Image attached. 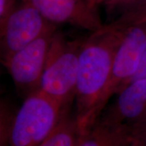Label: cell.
<instances>
[{
    "mask_svg": "<svg viewBox=\"0 0 146 146\" xmlns=\"http://www.w3.org/2000/svg\"><path fill=\"white\" fill-rule=\"evenodd\" d=\"M36 8L47 21L69 24L91 33L104 27L94 0H22Z\"/></svg>",
    "mask_w": 146,
    "mask_h": 146,
    "instance_id": "52a82bcc",
    "label": "cell"
},
{
    "mask_svg": "<svg viewBox=\"0 0 146 146\" xmlns=\"http://www.w3.org/2000/svg\"><path fill=\"white\" fill-rule=\"evenodd\" d=\"M68 106L64 108L54 129L39 146H76L80 137L76 117L68 114Z\"/></svg>",
    "mask_w": 146,
    "mask_h": 146,
    "instance_id": "30bf717a",
    "label": "cell"
},
{
    "mask_svg": "<svg viewBox=\"0 0 146 146\" xmlns=\"http://www.w3.org/2000/svg\"><path fill=\"white\" fill-rule=\"evenodd\" d=\"M105 107L98 120L132 130L146 121V78L131 82Z\"/></svg>",
    "mask_w": 146,
    "mask_h": 146,
    "instance_id": "ba28073f",
    "label": "cell"
},
{
    "mask_svg": "<svg viewBox=\"0 0 146 146\" xmlns=\"http://www.w3.org/2000/svg\"><path fill=\"white\" fill-rule=\"evenodd\" d=\"M64 107L39 90L25 98L14 113L1 106L0 146H39L54 129Z\"/></svg>",
    "mask_w": 146,
    "mask_h": 146,
    "instance_id": "7a4b0ae2",
    "label": "cell"
},
{
    "mask_svg": "<svg viewBox=\"0 0 146 146\" xmlns=\"http://www.w3.org/2000/svg\"><path fill=\"white\" fill-rule=\"evenodd\" d=\"M143 78H146V49L143 56H142L141 61H140L135 73L131 78L130 81L128 83V84L131 83V82L137 81V80L143 79Z\"/></svg>",
    "mask_w": 146,
    "mask_h": 146,
    "instance_id": "5bb4252c",
    "label": "cell"
},
{
    "mask_svg": "<svg viewBox=\"0 0 146 146\" xmlns=\"http://www.w3.org/2000/svg\"><path fill=\"white\" fill-rule=\"evenodd\" d=\"M94 1L96 2L97 5H100V4H106V3L108 2L110 0H94Z\"/></svg>",
    "mask_w": 146,
    "mask_h": 146,
    "instance_id": "e0dca14e",
    "label": "cell"
},
{
    "mask_svg": "<svg viewBox=\"0 0 146 146\" xmlns=\"http://www.w3.org/2000/svg\"><path fill=\"white\" fill-rule=\"evenodd\" d=\"M129 29L110 23L83 39L74 96L80 135L98 120V106L108 83L115 56Z\"/></svg>",
    "mask_w": 146,
    "mask_h": 146,
    "instance_id": "6da1fadb",
    "label": "cell"
},
{
    "mask_svg": "<svg viewBox=\"0 0 146 146\" xmlns=\"http://www.w3.org/2000/svg\"><path fill=\"white\" fill-rule=\"evenodd\" d=\"M18 3V0H0V25L5 21Z\"/></svg>",
    "mask_w": 146,
    "mask_h": 146,
    "instance_id": "4fadbf2b",
    "label": "cell"
},
{
    "mask_svg": "<svg viewBox=\"0 0 146 146\" xmlns=\"http://www.w3.org/2000/svg\"><path fill=\"white\" fill-rule=\"evenodd\" d=\"M83 41L68 40L57 31L52 38L39 91L63 107L68 106L75 96Z\"/></svg>",
    "mask_w": 146,
    "mask_h": 146,
    "instance_id": "3957f363",
    "label": "cell"
},
{
    "mask_svg": "<svg viewBox=\"0 0 146 146\" xmlns=\"http://www.w3.org/2000/svg\"><path fill=\"white\" fill-rule=\"evenodd\" d=\"M145 49L146 23L130 27L115 56L108 83L98 106V117L110 98L130 81Z\"/></svg>",
    "mask_w": 146,
    "mask_h": 146,
    "instance_id": "8992f818",
    "label": "cell"
},
{
    "mask_svg": "<svg viewBox=\"0 0 146 146\" xmlns=\"http://www.w3.org/2000/svg\"><path fill=\"white\" fill-rule=\"evenodd\" d=\"M127 146H143V145H142L141 143L139 141H138V140L136 139L135 138L133 137L132 141L128 144Z\"/></svg>",
    "mask_w": 146,
    "mask_h": 146,
    "instance_id": "2e32d148",
    "label": "cell"
},
{
    "mask_svg": "<svg viewBox=\"0 0 146 146\" xmlns=\"http://www.w3.org/2000/svg\"><path fill=\"white\" fill-rule=\"evenodd\" d=\"M56 31L57 27L45 32L3 63L14 85L27 94V97L39 90L47 54Z\"/></svg>",
    "mask_w": 146,
    "mask_h": 146,
    "instance_id": "5b68a950",
    "label": "cell"
},
{
    "mask_svg": "<svg viewBox=\"0 0 146 146\" xmlns=\"http://www.w3.org/2000/svg\"><path fill=\"white\" fill-rule=\"evenodd\" d=\"M145 1L146 0H110L105 5L110 12L114 10H122L124 12Z\"/></svg>",
    "mask_w": 146,
    "mask_h": 146,
    "instance_id": "7c38bea8",
    "label": "cell"
},
{
    "mask_svg": "<svg viewBox=\"0 0 146 146\" xmlns=\"http://www.w3.org/2000/svg\"><path fill=\"white\" fill-rule=\"evenodd\" d=\"M111 23L125 28L146 23V1L124 11L117 19Z\"/></svg>",
    "mask_w": 146,
    "mask_h": 146,
    "instance_id": "8fae6325",
    "label": "cell"
},
{
    "mask_svg": "<svg viewBox=\"0 0 146 146\" xmlns=\"http://www.w3.org/2000/svg\"><path fill=\"white\" fill-rule=\"evenodd\" d=\"M133 139L130 129L97 120L92 127L80 135L76 146H127Z\"/></svg>",
    "mask_w": 146,
    "mask_h": 146,
    "instance_id": "9c48e42d",
    "label": "cell"
},
{
    "mask_svg": "<svg viewBox=\"0 0 146 146\" xmlns=\"http://www.w3.org/2000/svg\"><path fill=\"white\" fill-rule=\"evenodd\" d=\"M56 27L57 25L47 21L33 6L20 0L8 17L0 25L1 63Z\"/></svg>",
    "mask_w": 146,
    "mask_h": 146,
    "instance_id": "277c9868",
    "label": "cell"
},
{
    "mask_svg": "<svg viewBox=\"0 0 146 146\" xmlns=\"http://www.w3.org/2000/svg\"><path fill=\"white\" fill-rule=\"evenodd\" d=\"M133 137L141 142L143 146H146V121L132 130Z\"/></svg>",
    "mask_w": 146,
    "mask_h": 146,
    "instance_id": "9a60e30c",
    "label": "cell"
}]
</instances>
